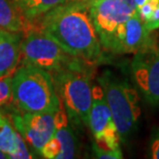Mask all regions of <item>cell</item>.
<instances>
[{"label": "cell", "mask_w": 159, "mask_h": 159, "mask_svg": "<svg viewBox=\"0 0 159 159\" xmlns=\"http://www.w3.org/2000/svg\"><path fill=\"white\" fill-rule=\"evenodd\" d=\"M32 24L67 53L89 64H97L104 58L87 3L72 0L53 8Z\"/></svg>", "instance_id": "cell-1"}, {"label": "cell", "mask_w": 159, "mask_h": 159, "mask_svg": "<svg viewBox=\"0 0 159 159\" xmlns=\"http://www.w3.org/2000/svg\"><path fill=\"white\" fill-rule=\"evenodd\" d=\"M12 102L24 113H56L61 106L51 72L22 65L12 77Z\"/></svg>", "instance_id": "cell-2"}, {"label": "cell", "mask_w": 159, "mask_h": 159, "mask_svg": "<svg viewBox=\"0 0 159 159\" xmlns=\"http://www.w3.org/2000/svg\"><path fill=\"white\" fill-rule=\"evenodd\" d=\"M91 66L87 62H82L72 67L51 72L69 122L77 126H88L93 87Z\"/></svg>", "instance_id": "cell-3"}, {"label": "cell", "mask_w": 159, "mask_h": 159, "mask_svg": "<svg viewBox=\"0 0 159 159\" xmlns=\"http://www.w3.org/2000/svg\"><path fill=\"white\" fill-rule=\"evenodd\" d=\"M98 83L102 88L120 139L125 143L135 131L141 115L138 92L126 80L109 70L98 78Z\"/></svg>", "instance_id": "cell-4"}, {"label": "cell", "mask_w": 159, "mask_h": 159, "mask_svg": "<svg viewBox=\"0 0 159 159\" xmlns=\"http://www.w3.org/2000/svg\"><path fill=\"white\" fill-rule=\"evenodd\" d=\"M21 62L54 72L85 61L70 55L54 39L32 27L22 37Z\"/></svg>", "instance_id": "cell-5"}, {"label": "cell", "mask_w": 159, "mask_h": 159, "mask_svg": "<svg viewBox=\"0 0 159 159\" xmlns=\"http://www.w3.org/2000/svg\"><path fill=\"white\" fill-rule=\"evenodd\" d=\"M132 77L141 89L146 101L153 107H159V39H154L136 52L131 62Z\"/></svg>", "instance_id": "cell-6"}, {"label": "cell", "mask_w": 159, "mask_h": 159, "mask_svg": "<svg viewBox=\"0 0 159 159\" xmlns=\"http://www.w3.org/2000/svg\"><path fill=\"white\" fill-rule=\"evenodd\" d=\"M8 114L16 130L40 155L41 148L55 132V113H24L12 110Z\"/></svg>", "instance_id": "cell-7"}, {"label": "cell", "mask_w": 159, "mask_h": 159, "mask_svg": "<svg viewBox=\"0 0 159 159\" xmlns=\"http://www.w3.org/2000/svg\"><path fill=\"white\" fill-rule=\"evenodd\" d=\"M89 8L102 49L117 28L136 14V9L124 0H98L89 4Z\"/></svg>", "instance_id": "cell-8"}, {"label": "cell", "mask_w": 159, "mask_h": 159, "mask_svg": "<svg viewBox=\"0 0 159 159\" xmlns=\"http://www.w3.org/2000/svg\"><path fill=\"white\" fill-rule=\"evenodd\" d=\"M155 36L156 34L149 30L138 14H134L117 28L103 51L117 55L135 54L147 47Z\"/></svg>", "instance_id": "cell-9"}, {"label": "cell", "mask_w": 159, "mask_h": 159, "mask_svg": "<svg viewBox=\"0 0 159 159\" xmlns=\"http://www.w3.org/2000/svg\"><path fill=\"white\" fill-rule=\"evenodd\" d=\"M22 34L0 30V78L11 75L21 60Z\"/></svg>", "instance_id": "cell-10"}, {"label": "cell", "mask_w": 159, "mask_h": 159, "mask_svg": "<svg viewBox=\"0 0 159 159\" xmlns=\"http://www.w3.org/2000/svg\"><path fill=\"white\" fill-rule=\"evenodd\" d=\"M53 136L61 147L59 159H70L77 156L78 139L62 104L55 113V132Z\"/></svg>", "instance_id": "cell-11"}, {"label": "cell", "mask_w": 159, "mask_h": 159, "mask_svg": "<svg viewBox=\"0 0 159 159\" xmlns=\"http://www.w3.org/2000/svg\"><path fill=\"white\" fill-rule=\"evenodd\" d=\"M33 27L23 18L12 0H0V29L11 33H26Z\"/></svg>", "instance_id": "cell-12"}, {"label": "cell", "mask_w": 159, "mask_h": 159, "mask_svg": "<svg viewBox=\"0 0 159 159\" xmlns=\"http://www.w3.org/2000/svg\"><path fill=\"white\" fill-rule=\"evenodd\" d=\"M19 12L26 21L32 22L43 17L57 6L72 0H12Z\"/></svg>", "instance_id": "cell-13"}, {"label": "cell", "mask_w": 159, "mask_h": 159, "mask_svg": "<svg viewBox=\"0 0 159 159\" xmlns=\"http://www.w3.org/2000/svg\"><path fill=\"white\" fill-rule=\"evenodd\" d=\"M21 139V134L16 130L7 117L0 113V150L9 158L16 151Z\"/></svg>", "instance_id": "cell-14"}, {"label": "cell", "mask_w": 159, "mask_h": 159, "mask_svg": "<svg viewBox=\"0 0 159 159\" xmlns=\"http://www.w3.org/2000/svg\"><path fill=\"white\" fill-rule=\"evenodd\" d=\"M12 101V77L0 78V107H7Z\"/></svg>", "instance_id": "cell-15"}, {"label": "cell", "mask_w": 159, "mask_h": 159, "mask_svg": "<svg viewBox=\"0 0 159 159\" xmlns=\"http://www.w3.org/2000/svg\"><path fill=\"white\" fill-rule=\"evenodd\" d=\"M61 147H60L58 141L54 138L50 139L40 150V156L48 159H59Z\"/></svg>", "instance_id": "cell-16"}, {"label": "cell", "mask_w": 159, "mask_h": 159, "mask_svg": "<svg viewBox=\"0 0 159 159\" xmlns=\"http://www.w3.org/2000/svg\"><path fill=\"white\" fill-rule=\"evenodd\" d=\"M149 150H150V153L149 154H150L151 158L159 159V126L151 136Z\"/></svg>", "instance_id": "cell-17"}, {"label": "cell", "mask_w": 159, "mask_h": 159, "mask_svg": "<svg viewBox=\"0 0 159 159\" xmlns=\"http://www.w3.org/2000/svg\"><path fill=\"white\" fill-rule=\"evenodd\" d=\"M146 1H148V0H134V3H135V7L138 8L141 5H143Z\"/></svg>", "instance_id": "cell-18"}, {"label": "cell", "mask_w": 159, "mask_h": 159, "mask_svg": "<svg viewBox=\"0 0 159 159\" xmlns=\"http://www.w3.org/2000/svg\"><path fill=\"white\" fill-rule=\"evenodd\" d=\"M79 1H83V2L87 3V4H91V3H92V2L98 1V0H79Z\"/></svg>", "instance_id": "cell-19"}, {"label": "cell", "mask_w": 159, "mask_h": 159, "mask_svg": "<svg viewBox=\"0 0 159 159\" xmlns=\"http://www.w3.org/2000/svg\"><path fill=\"white\" fill-rule=\"evenodd\" d=\"M5 158H8L7 155H6L5 153H3V152L0 150V159H5Z\"/></svg>", "instance_id": "cell-20"}, {"label": "cell", "mask_w": 159, "mask_h": 159, "mask_svg": "<svg viewBox=\"0 0 159 159\" xmlns=\"http://www.w3.org/2000/svg\"><path fill=\"white\" fill-rule=\"evenodd\" d=\"M0 30H1V29H0Z\"/></svg>", "instance_id": "cell-21"}]
</instances>
